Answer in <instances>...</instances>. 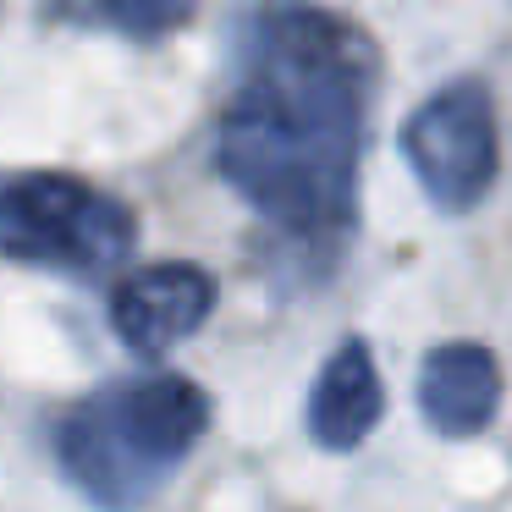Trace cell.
I'll use <instances>...</instances> for the list:
<instances>
[{
	"instance_id": "1",
	"label": "cell",
	"mask_w": 512,
	"mask_h": 512,
	"mask_svg": "<svg viewBox=\"0 0 512 512\" xmlns=\"http://www.w3.org/2000/svg\"><path fill=\"white\" fill-rule=\"evenodd\" d=\"M375 78V39L320 6L259 12L237 39V83L215 122V171L303 254H336L358 226Z\"/></svg>"
},
{
	"instance_id": "2",
	"label": "cell",
	"mask_w": 512,
	"mask_h": 512,
	"mask_svg": "<svg viewBox=\"0 0 512 512\" xmlns=\"http://www.w3.org/2000/svg\"><path fill=\"white\" fill-rule=\"evenodd\" d=\"M210 430V397L188 375H127L56 424V463L94 507L138 512Z\"/></svg>"
},
{
	"instance_id": "3",
	"label": "cell",
	"mask_w": 512,
	"mask_h": 512,
	"mask_svg": "<svg viewBox=\"0 0 512 512\" xmlns=\"http://www.w3.org/2000/svg\"><path fill=\"white\" fill-rule=\"evenodd\" d=\"M138 248V215L67 171H0V254L61 276H111Z\"/></svg>"
},
{
	"instance_id": "4",
	"label": "cell",
	"mask_w": 512,
	"mask_h": 512,
	"mask_svg": "<svg viewBox=\"0 0 512 512\" xmlns=\"http://www.w3.org/2000/svg\"><path fill=\"white\" fill-rule=\"evenodd\" d=\"M402 160L435 210L463 215L490 199L501 171L496 105L485 83H446L402 122Z\"/></svg>"
},
{
	"instance_id": "5",
	"label": "cell",
	"mask_w": 512,
	"mask_h": 512,
	"mask_svg": "<svg viewBox=\"0 0 512 512\" xmlns=\"http://www.w3.org/2000/svg\"><path fill=\"white\" fill-rule=\"evenodd\" d=\"M215 309V281L204 265H144L116 281L111 325L127 353L160 358L177 342H188Z\"/></svg>"
},
{
	"instance_id": "6",
	"label": "cell",
	"mask_w": 512,
	"mask_h": 512,
	"mask_svg": "<svg viewBox=\"0 0 512 512\" xmlns=\"http://www.w3.org/2000/svg\"><path fill=\"white\" fill-rule=\"evenodd\" d=\"M501 408V369L496 353L479 342H441L424 353L419 369V413L435 435H479Z\"/></svg>"
},
{
	"instance_id": "7",
	"label": "cell",
	"mask_w": 512,
	"mask_h": 512,
	"mask_svg": "<svg viewBox=\"0 0 512 512\" xmlns=\"http://www.w3.org/2000/svg\"><path fill=\"white\" fill-rule=\"evenodd\" d=\"M380 413H386V391H380V369L364 336H347L331 358L320 364L309 391V435L325 452H353L375 435Z\"/></svg>"
},
{
	"instance_id": "8",
	"label": "cell",
	"mask_w": 512,
	"mask_h": 512,
	"mask_svg": "<svg viewBox=\"0 0 512 512\" xmlns=\"http://www.w3.org/2000/svg\"><path fill=\"white\" fill-rule=\"evenodd\" d=\"M39 12L50 23H67V28L155 45V39H166V34L193 23V0H39Z\"/></svg>"
}]
</instances>
